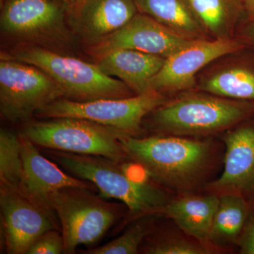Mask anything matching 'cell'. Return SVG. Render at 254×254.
<instances>
[{
    "instance_id": "cell-1",
    "label": "cell",
    "mask_w": 254,
    "mask_h": 254,
    "mask_svg": "<svg viewBox=\"0 0 254 254\" xmlns=\"http://www.w3.org/2000/svg\"><path fill=\"white\" fill-rule=\"evenodd\" d=\"M121 142L128 160L139 164L163 188L180 194L204 190L220 161L218 143L211 137L125 135Z\"/></svg>"
},
{
    "instance_id": "cell-2",
    "label": "cell",
    "mask_w": 254,
    "mask_h": 254,
    "mask_svg": "<svg viewBox=\"0 0 254 254\" xmlns=\"http://www.w3.org/2000/svg\"><path fill=\"white\" fill-rule=\"evenodd\" d=\"M0 8L4 49L31 46L74 56L77 53L72 9L63 0H4Z\"/></svg>"
},
{
    "instance_id": "cell-3",
    "label": "cell",
    "mask_w": 254,
    "mask_h": 254,
    "mask_svg": "<svg viewBox=\"0 0 254 254\" xmlns=\"http://www.w3.org/2000/svg\"><path fill=\"white\" fill-rule=\"evenodd\" d=\"M148 116L157 135L208 138L253 118L254 103L190 90L168 99Z\"/></svg>"
},
{
    "instance_id": "cell-4",
    "label": "cell",
    "mask_w": 254,
    "mask_h": 254,
    "mask_svg": "<svg viewBox=\"0 0 254 254\" xmlns=\"http://www.w3.org/2000/svg\"><path fill=\"white\" fill-rule=\"evenodd\" d=\"M46 154L70 175L93 184L103 198L123 202L129 210L131 220L157 215L159 209L170 200L158 185L130 177L124 168L123 162L54 150H48Z\"/></svg>"
},
{
    "instance_id": "cell-5",
    "label": "cell",
    "mask_w": 254,
    "mask_h": 254,
    "mask_svg": "<svg viewBox=\"0 0 254 254\" xmlns=\"http://www.w3.org/2000/svg\"><path fill=\"white\" fill-rule=\"evenodd\" d=\"M1 53L44 71L61 87L66 99L88 102L136 95L124 82L103 72L96 63L74 55L31 46L13 47Z\"/></svg>"
},
{
    "instance_id": "cell-6",
    "label": "cell",
    "mask_w": 254,
    "mask_h": 254,
    "mask_svg": "<svg viewBox=\"0 0 254 254\" xmlns=\"http://www.w3.org/2000/svg\"><path fill=\"white\" fill-rule=\"evenodd\" d=\"M21 135L47 149L128 160L121 142L126 133L83 119H43L26 124Z\"/></svg>"
},
{
    "instance_id": "cell-7",
    "label": "cell",
    "mask_w": 254,
    "mask_h": 254,
    "mask_svg": "<svg viewBox=\"0 0 254 254\" xmlns=\"http://www.w3.org/2000/svg\"><path fill=\"white\" fill-rule=\"evenodd\" d=\"M80 187H65L50 197V207L59 218L64 253L74 254L80 245L98 242L121 215L118 205Z\"/></svg>"
},
{
    "instance_id": "cell-8",
    "label": "cell",
    "mask_w": 254,
    "mask_h": 254,
    "mask_svg": "<svg viewBox=\"0 0 254 254\" xmlns=\"http://www.w3.org/2000/svg\"><path fill=\"white\" fill-rule=\"evenodd\" d=\"M168 100L167 95L153 89L125 98L76 102L63 98L38 110L35 117L83 119L138 136L145 117Z\"/></svg>"
},
{
    "instance_id": "cell-9",
    "label": "cell",
    "mask_w": 254,
    "mask_h": 254,
    "mask_svg": "<svg viewBox=\"0 0 254 254\" xmlns=\"http://www.w3.org/2000/svg\"><path fill=\"white\" fill-rule=\"evenodd\" d=\"M64 92L36 66L0 53V113L9 123L25 122Z\"/></svg>"
},
{
    "instance_id": "cell-10",
    "label": "cell",
    "mask_w": 254,
    "mask_h": 254,
    "mask_svg": "<svg viewBox=\"0 0 254 254\" xmlns=\"http://www.w3.org/2000/svg\"><path fill=\"white\" fill-rule=\"evenodd\" d=\"M247 48L238 38L193 41L165 60L150 82V89L167 95L195 89L198 74L225 55Z\"/></svg>"
},
{
    "instance_id": "cell-11",
    "label": "cell",
    "mask_w": 254,
    "mask_h": 254,
    "mask_svg": "<svg viewBox=\"0 0 254 254\" xmlns=\"http://www.w3.org/2000/svg\"><path fill=\"white\" fill-rule=\"evenodd\" d=\"M223 171L205 187L206 193L237 195L254 206V117L222 133Z\"/></svg>"
},
{
    "instance_id": "cell-12",
    "label": "cell",
    "mask_w": 254,
    "mask_h": 254,
    "mask_svg": "<svg viewBox=\"0 0 254 254\" xmlns=\"http://www.w3.org/2000/svg\"><path fill=\"white\" fill-rule=\"evenodd\" d=\"M148 15L138 12L125 26L93 44L84 52L96 61L113 50L128 49L168 58L191 43Z\"/></svg>"
},
{
    "instance_id": "cell-13",
    "label": "cell",
    "mask_w": 254,
    "mask_h": 254,
    "mask_svg": "<svg viewBox=\"0 0 254 254\" xmlns=\"http://www.w3.org/2000/svg\"><path fill=\"white\" fill-rule=\"evenodd\" d=\"M1 231L6 252L27 253L37 240L55 229L53 213L26 195L0 186Z\"/></svg>"
},
{
    "instance_id": "cell-14",
    "label": "cell",
    "mask_w": 254,
    "mask_h": 254,
    "mask_svg": "<svg viewBox=\"0 0 254 254\" xmlns=\"http://www.w3.org/2000/svg\"><path fill=\"white\" fill-rule=\"evenodd\" d=\"M24 171L23 195L53 213L50 197L60 189L80 187L93 190V184L66 173L40 153L37 145L19 135Z\"/></svg>"
},
{
    "instance_id": "cell-15",
    "label": "cell",
    "mask_w": 254,
    "mask_h": 254,
    "mask_svg": "<svg viewBox=\"0 0 254 254\" xmlns=\"http://www.w3.org/2000/svg\"><path fill=\"white\" fill-rule=\"evenodd\" d=\"M241 51L222 57L207 66L197 77L196 90L254 103V60L241 56Z\"/></svg>"
},
{
    "instance_id": "cell-16",
    "label": "cell",
    "mask_w": 254,
    "mask_h": 254,
    "mask_svg": "<svg viewBox=\"0 0 254 254\" xmlns=\"http://www.w3.org/2000/svg\"><path fill=\"white\" fill-rule=\"evenodd\" d=\"M138 12L134 0H84L71 14V26L86 47L118 31Z\"/></svg>"
},
{
    "instance_id": "cell-17",
    "label": "cell",
    "mask_w": 254,
    "mask_h": 254,
    "mask_svg": "<svg viewBox=\"0 0 254 254\" xmlns=\"http://www.w3.org/2000/svg\"><path fill=\"white\" fill-rule=\"evenodd\" d=\"M219 203L220 197L213 193H183L170 198L157 215L171 219L184 233L215 252L208 238Z\"/></svg>"
},
{
    "instance_id": "cell-18",
    "label": "cell",
    "mask_w": 254,
    "mask_h": 254,
    "mask_svg": "<svg viewBox=\"0 0 254 254\" xmlns=\"http://www.w3.org/2000/svg\"><path fill=\"white\" fill-rule=\"evenodd\" d=\"M165 58L137 50H113L95 61L103 72L124 82L139 95L150 90V82L162 68Z\"/></svg>"
},
{
    "instance_id": "cell-19",
    "label": "cell",
    "mask_w": 254,
    "mask_h": 254,
    "mask_svg": "<svg viewBox=\"0 0 254 254\" xmlns=\"http://www.w3.org/2000/svg\"><path fill=\"white\" fill-rule=\"evenodd\" d=\"M210 39H231L245 17L244 0H188Z\"/></svg>"
},
{
    "instance_id": "cell-20",
    "label": "cell",
    "mask_w": 254,
    "mask_h": 254,
    "mask_svg": "<svg viewBox=\"0 0 254 254\" xmlns=\"http://www.w3.org/2000/svg\"><path fill=\"white\" fill-rule=\"evenodd\" d=\"M137 10L179 36L191 40L210 39L195 17L188 0H134Z\"/></svg>"
},
{
    "instance_id": "cell-21",
    "label": "cell",
    "mask_w": 254,
    "mask_h": 254,
    "mask_svg": "<svg viewBox=\"0 0 254 254\" xmlns=\"http://www.w3.org/2000/svg\"><path fill=\"white\" fill-rule=\"evenodd\" d=\"M209 234V244L217 252L237 245L253 205L237 195H220Z\"/></svg>"
},
{
    "instance_id": "cell-22",
    "label": "cell",
    "mask_w": 254,
    "mask_h": 254,
    "mask_svg": "<svg viewBox=\"0 0 254 254\" xmlns=\"http://www.w3.org/2000/svg\"><path fill=\"white\" fill-rule=\"evenodd\" d=\"M24 171L20 136L6 128L0 130V186L23 194Z\"/></svg>"
},
{
    "instance_id": "cell-23",
    "label": "cell",
    "mask_w": 254,
    "mask_h": 254,
    "mask_svg": "<svg viewBox=\"0 0 254 254\" xmlns=\"http://www.w3.org/2000/svg\"><path fill=\"white\" fill-rule=\"evenodd\" d=\"M154 215H147L133 220L121 236L96 248L86 251L87 254H136L154 229Z\"/></svg>"
},
{
    "instance_id": "cell-24",
    "label": "cell",
    "mask_w": 254,
    "mask_h": 254,
    "mask_svg": "<svg viewBox=\"0 0 254 254\" xmlns=\"http://www.w3.org/2000/svg\"><path fill=\"white\" fill-rule=\"evenodd\" d=\"M140 252L147 254H209L215 253L188 235L156 233L155 230L141 246Z\"/></svg>"
},
{
    "instance_id": "cell-25",
    "label": "cell",
    "mask_w": 254,
    "mask_h": 254,
    "mask_svg": "<svg viewBox=\"0 0 254 254\" xmlns=\"http://www.w3.org/2000/svg\"><path fill=\"white\" fill-rule=\"evenodd\" d=\"M64 253L63 235L51 230L42 235L30 247L26 254H60Z\"/></svg>"
},
{
    "instance_id": "cell-26",
    "label": "cell",
    "mask_w": 254,
    "mask_h": 254,
    "mask_svg": "<svg viewBox=\"0 0 254 254\" xmlns=\"http://www.w3.org/2000/svg\"><path fill=\"white\" fill-rule=\"evenodd\" d=\"M237 245L240 254H254V207L251 210Z\"/></svg>"
},
{
    "instance_id": "cell-27",
    "label": "cell",
    "mask_w": 254,
    "mask_h": 254,
    "mask_svg": "<svg viewBox=\"0 0 254 254\" xmlns=\"http://www.w3.org/2000/svg\"><path fill=\"white\" fill-rule=\"evenodd\" d=\"M247 48L254 49V17H245L237 29L236 36Z\"/></svg>"
},
{
    "instance_id": "cell-28",
    "label": "cell",
    "mask_w": 254,
    "mask_h": 254,
    "mask_svg": "<svg viewBox=\"0 0 254 254\" xmlns=\"http://www.w3.org/2000/svg\"><path fill=\"white\" fill-rule=\"evenodd\" d=\"M246 17H254V0H244Z\"/></svg>"
},
{
    "instance_id": "cell-29",
    "label": "cell",
    "mask_w": 254,
    "mask_h": 254,
    "mask_svg": "<svg viewBox=\"0 0 254 254\" xmlns=\"http://www.w3.org/2000/svg\"><path fill=\"white\" fill-rule=\"evenodd\" d=\"M83 1H84V0H75V4L74 7H73V12L74 10L77 9L78 6L82 4V2H83Z\"/></svg>"
},
{
    "instance_id": "cell-30",
    "label": "cell",
    "mask_w": 254,
    "mask_h": 254,
    "mask_svg": "<svg viewBox=\"0 0 254 254\" xmlns=\"http://www.w3.org/2000/svg\"><path fill=\"white\" fill-rule=\"evenodd\" d=\"M63 1H64L65 2L67 3V4L69 5L70 6H71V9H72L73 12V7H74L75 4V0H63Z\"/></svg>"
},
{
    "instance_id": "cell-31",
    "label": "cell",
    "mask_w": 254,
    "mask_h": 254,
    "mask_svg": "<svg viewBox=\"0 0 254 254\" xmlns=\"http://www.w3.org/2000/svg\"><path fill=\"white\" fill-rule=\"evenodd\" d=\"M3 1H4V0H0V3L2 2Z\"/></svg>"
}]
</instances>
